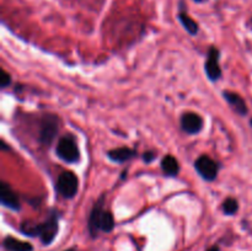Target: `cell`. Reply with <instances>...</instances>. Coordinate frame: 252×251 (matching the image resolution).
<instances>
[{"instance_id": "cell-1", "label": "cell", "mask_w": 252, "mask_h": 251, "mask_svg": "<svg viewBox=\"0 0 252 251\" xmlns=\"http://www.w3.org/2000/svg\"><path fill=\"white\" fill-rule=\"evenodd\" d=\"M103 199L105 197L102 196L96 202L89 217V231L93 238L97 235L98 231L111 233L115 228V218L111 211H106L103 208Z\"/></svg>"}, {"instance_id": "cell-2", "label": "cell", "mask_w": 252, "mask_h": 251, "mask_svg": "<svg viewBox=\"0 0 252 251\" xmlns=\"http://www.w3.org/2000/svg\"><path fill=\"white\" fill-rule=\"evenodd\" d=\"M21 231L27 236H38L44 245H48L56 239L58 233V214L53 212L43 223H24L21 225Z\"/></svg>"}, {"instance_id": "cell-3", "label": "cell", "mask_w": 252, "mask_h": 251, "mask_svg": "<svg viewBox=\"0 0 252 251\" xmlns=\"http://www.w3.org/2000/svg\"><path fill=\"white\" fill-rule=\"evenodd\" d=\"M56 152L58 157H61L63 161L68 162V164H74L78 162L80 159V152L76 145L75 139L73 135L68 134L64 135L59 139L58 144H57Z\"/></svg>"}, {"instance_id": "cell-4", "label": "cell", "mask_w": 252, "mask_h": 251, "mask_svg": "<svg viewBox=\"0 0 252 251\" xmlns=\"http://www.w3.org/2000/svg\"><path fill=\"white\" fill-rule=\"evenodd\" d=\"M59 130V118L56 115H46L41 121L39 126V143L46 147L53 143Z\"/></svg>"}, {"instance_id": "cell-5", "label": "cell", "mask_w": 252, "mask_h": 251, "mask_svg": "<svg viewBox=\"0 0 252 251\" xmlns=\"http://www.w3.org/2000/svg\"><path fill=\"white\" fill-rule=\"evenodd\" d=\"M79 188L78 177L71 171H64L57 180V191L64 198H73Z\"/></svg>"}, {"instance_id": "cell-6", "label": "cell", "mask_w": 252, "mask_h": 251, "mask_svg": "<svg viewBox=\"0 0 252 251\" xmlns=\"http://www.w3.org/2000/svg\"><path fill=\"white\" fill-rule=\"evenodd\" d=\"M194 167H196L197 172L201 175L202 179H204L206 181H214L218 176L219 165L208 155L199 157L194 162Z\"/></svg>"}, {"instance_id": "cell-7", "label": "cell", "mask_w": 252, "mask_h": 251, "mask_svg": "<svg viewBox=\"0 0 252 251\" xmlns=\"http://www.w3.org/2000/svg\"><path fill=\"white\" fill-rule=\"evenodd\" d=\"M219 59H220V52L216 47H211L208 51V56H207L206 64H204L206 74L211 81L219 80L221 76V68L220 64H219Z\"/></svg>"}, {"instance_id": "cell-8", "label": "cell", "mask_w": 252, "mask_h": 251, "mask_svg": "<svg viewBox=\"0 0 252 251\" xmlns=\"http://www.w3.org/2000/svg\"><path fill=\"white\" fill-rule=\"evenodd\" d=\"M181 128L187 134H197L203 128V118L198 113H184L181 117Z\"/></svg>"}, {"instance_id": "cell-9", "label": "cell", "mask_w": 252, "mask_h": 251, "mask_svg": "<svg viewBox=\"0 0 252 251\" xmlns=\"http://www.w3.org/2000/svg\"><path fill=\"white\" fill-rule=\"evenodd\" d=\"M0 201H1L2 206L11 211H20L21 208L16 193L12 191V188L6 182H1V186H0Z\"/></svg>"}, {"instance_id": "cell-10", "label": "cell", "mask_w": 252, "mask_h": 251, "mask_svg": "<svg viewBox=\"0 0 252 251\" xmlns=\"http://www.w3.org/2000/svg\"><path fill=\"white\" fill-rule=\"evenodd\" d=\"M223 96L224 98H225L226 102L230 105V107L233 108L238 115L240 116L248 115L249 110H248V106H246L245 100H244L239 94L233 93V91H224Z\"/></svg>"}, {"instance_id": "cell-11", "label": "cell", "mask_w": 252, "mask_h": 251, "mask_svg": "<svg viewBox=\"0 0 252 251\" xmlns=\"http://www.w3.org/2000/svg\"><path fill=\"white\" fill-rule=\"evenodd\" d=\"M137 155V152L134 149H130V148L127 147H122V148H116V149L110 150L107 153L108 159L112 160L113 162H125L127 160L132 159Z\"/></svg>"}, {"instance_id": "cell-12", "label": "cell", "mask_w": 252, "mask_h": 251, "mask_svg": "<svg viewBox=\"0 0 252 251\" xmlns=\"http://www.w3.org/2000/svg\"><path fill=\"white\" fill-rule=\"evenodd\" d=\"M2 245L7 251H33V246L26 241L17 240L12 236H6L2 241Z\"/></svg>"}, {"instance_id": "cell-13", "label": "cell", "mask_w": 252, "mask_h": 251, "mask_svg": "<svg viewBox=\"0 0 252 251\" xmlns=\"http://www.w3.org/2000/svg\"><path fill=\"white\" fill-rule=\"evenodd\" d=\"M161 169L166 176H177L180 172L179 161L172 155H166L161 160Z\"/></svg>"}, {"instance_id": "cell-14", "label": "cell", "mask_w": 252, "mask_h": 251, "mask_svg": "<svg viewBox=\"0 0 252 251\" xmlns=\"http://www.w3.org/2000/svg\"><path fill=\"white\" fill-rule=\"evenodd\" d=\"M177 17H179V20H180V22L182 24V26L185 27V30H186L189 34L194 36V34L198 33V31H199L198 24H197V22L194 21V20L192 19V17L189 16L186 11H184V10H182V7H181V10H180L179 16Z\"/></svg>"}, {"instance_id": "cell-15", "label": "cell", "mask_w": 252, "mask_h": 251, "mask_svg": "<svg viewBox=\"0 0 252 251\" xmlns=\"http://www.w3.org/2000/svg\"><path fill=\"white\" fill-rule=\"evenodd\" d=\"M221 208H223L224 214H226V216H233V214H235L236 212H238L239 203L235 198H231V197H229V198H226L225 201L223 202V206H221Z\"/></svg>"}, {"instance_id": "cell-16", "label": "cell", "mask_w": 252, "mask_h": 251, "mask_svg": "<svg viewBox=\"0 0 252 251\" xmlns=\"http://www.w3.org/2000/svg\"><path fill=\"white\" fill-rule=\"evenodd\" d=\"M11 84V76L6 73L5 70H1V78H0V86L2 89L7 88Z\"/></svg>"}, {"instance_id": "cell-17", "label": "cell", "mask_w": 252, "mask_h": 251, "mask_svg": "<svg viewBox=\"0 0 252 251\" xmlns=\"http://www.w3.org/2000/svg\"><path fill=\"white\" fill-rule=\"evenodd\" d=\"M154 159H155L154 152H145L144 154H143V160H144L145 162H152Z\"/></svg>"}, {"instance_id": "cell-18", "label": "cell", "mask_w": 252, "mask_h": 251, "mask_svg": "<svg viewBox=\"0 0 252 251\" xmlns=\"http://www.w3.org/2000/svg\"><path fill=\"white\" fill-rule=\"evenodd\" d=\"M207 251H219V248L218 246H213V248H211L209 250H207Z\"/></svg>"}, {"instance_id": "cell-19", "label": "cell", "mask_w": 252, "mask_h": 251, "mask_svg": "<svg viewBox=\"0 0 252 251\" xmlns=\"http://www.w3.org/2000/svg\"><path fill=\"white\" fill-rule=\"evenodd\" d=\"M194 1H197V2H203V1H206V0H194Z\"/></svg>"}, {"instance_id": "cell-20", "label": "cell", "mask_w": 252, "mask_h": 251, "mask_svg": "<svg viewBox=\"0 0 252 251\" xmlns=\"http://www.w3.org/2000/svg\"><path fill=\"white\" fill-rule=\"evenodd\" d=\"M66 251H75V250H73V249H70V250H66Z\"/></svg>"}, {"instance_id": "cell-21", "label": "cell", "mask_w": 252, "mask_h": 251, "mask_svg": "<svg viewBox=\"0 0 252 251\" xmlns=\"http://www.w3.org/2000/svg\"><path fill=\"white\" fill-rule=\"evenodd\" d=\"M251 25H252V20H251Z\"/></svg>"}]
</instances>
